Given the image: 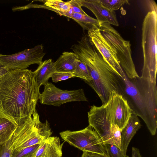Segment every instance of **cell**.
I'll use <instances>...</instances> for the list:
<instances>
[{
	"mask_svg": "<svg viewBox=\"0 0 157 157\" xmlns=\"http://www.w3.org/2000/svg\"><path fill=\"white\" fill-rule=\"evenodd\" d=\"M39 88L31 70H9L0 80V116L22 124L36 110Z\"/></svg>",
	"mask_w": 157,
	"mask_h": 157,
	"instance_id": "obj_1",
	"label": "cell"
},
{
	"mask_svg": "<svg viewBox=\"0 0 157 157\" xmlns=\"http://www.w3.org/2000/svg\"><path fill=\"white\" fill-rule=\"evenodd\" d=\"M71 49L87 67L92 80L86 83L97 94L102 105L113 93L123 96V80L105 60L87 34H83Z\"/></svg>",
	"mask_w": 157,
	"mask_h": 157,
	"instance_id": "obj_2",
	"label": "cell"
},
{
	"mask_svg": "<svg viewBox=\"0 0 157 157\" xmlns=\"http://www.w3.org/2000/svg\"><path fill=\"white\" fill-rule=\"evenodd\" d=\"M142 47L144 62L141 74L156 76L157 61V10L148 12L142 25Z\"/></svg>",
	"mask_w": 157,
	"mask_h": 157,
	"instance_id": "obj_3",
	"label": "cell"
},
{
	"mask_svg": "<svg viewBox=\"0 0 157 157\" xmlns=\"http://www.w3.org/2000/svg\"><path fill=\"white\" fill-rule=\"evenodd\" d=\"M99 29L115 54L127 77L130 79L139 77L132 57L130 41L124 40L108 23H99Z\"/></svg>",
	"mask_w": 157,
	"mask_h": 157,
	"instance_id": "obj_4",
	"label": "cell"
},
{
	"mask_svg": "<svg viewBox=\"0 0 157 157\" xmlns=\"http://www.w3.org/2000/svg\"><path fill=\"white\" fill-rule=\"evenodd\" d=\"M59 134L63 140L80 150L108 156L105 144L90 125L80 130H67L60 132Z\"/></svg>",
	"mask_w": 157,
	"mask_h": 157,
	"instance_id": "obj_5",
	"label": "cell"
},
{
	"mask_svg": "<svg viewBox=\"0 0 157 157\" xmlns=\"http://www.w3.org/2000/svg\"><path fill=\"white\" fill-rule=\"evenodd\" d=\"M45 54L43 45H37L11 55L0 54V64L8 70L25 69L31 65L40 64Z\"/></svg>",
	"mask_w": 157,
	"mask_h": 157,
	"instance_id": "obj_6",
	"label": "cell"
},
{
	"mask_svg": "<svg viewBox=\"0 0 157 157\" xmlns=\"http://www.w3.org/2000/svg\"><path fill=\"white\" fill-rule=\"evenodd\" d=\"M44 86V91L39 97V102L42 104L59 106L70 102L87 101L82 89L63 90L48 82Z\"/></svg>",
	"mask_w": 157,
	"mask_h": 157,
	"instance_id": "obj_7",
	"label": "cell"
},
{
	"mask_svg": "<svg viewBox=\"0 0 157 157\" xmlns=\"http://www.w3.org/2000/svg\"><path fill=\"white\" fill-rule=\"evenodd\" d=\"M89 125L100 136L105 144H113L111 121L105 104L100 106H92L88 112Z\"/></svg>",
	"mask_w": 157,
	"mask_h": 157,
	"instance_id": "obj_8",
	"label": "cell"
},
{
	"mask_svg": "<svg viewBox=\"0 0 157 157\" xmlns=\"http://www.w3.org/2000/svg\"><path fill=\"white\" fill-rule=\"evenodd\" d=\"M105 104L112 122L122 132L132 113L127 101L121 94L114 92Z\"/></svg>",
	"mask_w": 157,
	"mask_h": 157,
	"instance_id": "obj_9",
	"label": "cell"
},
{
	"mask_svg": "<svg viewBox=\"0 0 157 157\" xmlns=\"http://www.w3.org/2000/svg\"><path fill=\"white\" fill-rule=\"evenodd\" d=\"M87 35L105 60L117 75L121 78H124L126 75L115 54L101 33L99 26H95L88 31Z\"/></svg>",
	"mask_w": 157,
	"mask_h": 157,
	"instance_id": "obj_10",
	"label": "cell"
},
{
	"mask_svg": "<svg viewBox=\"0 0 157 157\" xmlns=\"http://www.w3.org/2000/svg\"><path fill=\"white\" fill-rule=\"evenodd\" d=\"M81 6L90 10L95 16L99 23L106 22L118 26L119 24L115 11H111L104 6L98 0H79Z\"/></svg>",
	"mask_w": 157,
	"mask_h": 157,
	"instance_id": "obj_11",
	"label": "cell"
},
{
	"mask_svg": "<svg viewBox=\"0 0 157 157\" xmlns=\"http://www.w3.org/2000/svg\"><path fill=\"white\" fill-rule=\"evenodd\" d=\"M63 146L58 137L50 136L39 144L32 157H62Z\"/></svg>",
	"mask_w": 157,
	"mask_h": 157,
	"instance_id": "obj_12",
	"label": "cell"
},
{
	"mask_svg": "<svg viewBox=\"0 0 157 157\" xmlns=\"http://www.w3.org/2000/svg\"><path fill=\"white\" fill-rule=\"evenodd\" d=\"M141 124L138 117L132 113L126 126L121 132V150L125 154L128 145Z\"/></svg>",
	"mask_w": 157,
	"mask_h": 157,
	"instance_id": "obj_13",
	"label": "cell"
},
{
	"mask_svg": "<svg viewBox=\"0 0 157 157\" xmlns=\"http://www.w3.org/2000/svg\"><path fill=\"white\" fill-rule=\"evenodd\" d=\"M78 59L74 52H63L55 62L56 71L73 73Z\"/></svg>",
	"mask_w": 157,
	"mask_h": 157,
	"instance_id": "obj_14",
	"label": "cell"
},
{
	"mask_svg": "<svg viewBox=\"0 0 157 157\" xmlns=\"http://www.w3.org/2000/svg\"><path fill=\"white\" fill-rule=\"evenodd\" d=\"M55 71V62L51 59L42 61L33 71L35 80L39 87L48 82L52 74Z\"/></svg>",
	"mask_w": 157,
	"mask_h": 157,
	"instance_id": "obj_15",
	"label": "cell"
},
{
	"mask_svg": "<svg viewBox=\"0 0 157 157\" xmlns=\"http://www.w3.org/2000/svg\"><path fill=\"white\" fill-rule=\"evenodd\" d=\"M64 16L71 18L75 21L82 28L83 30L89 31L95 26H99L98 20L87 14H83L79 13L68 12Z\"/></svg>",
	"mask_w": 157,
	"mask_h": 157,
	"instance_id": "obj_16",
	"label": "cell"
},
{
	"mask_svg": "<svg viewBox=\"0 0 157 157\" xmlns=\"http://www.w3.org/2000/svg\"><path fill=\"white\" fill-rule=\"evenodd\" d=\"M17 126L10 120L0 116V144L8 140Z\"/></svg>",
	"mask_w": 157,
	"mask_h": 157,
	"instance_id": "obj_17",
	"label": "cell"
},
{
	"mask_svg": "<svg viewBox=\"0 0 157 157\" xmlns=\"http://www.w3.org/2000/svg\"><path fill=\"white\" fill-rule=\"evenodd\" d=\"M45 8L51 10L60 15L64 16L69 12L71 9L68 1L64 2L61 0H47L42 1Z\"/></svg>",
	"mask_w": 157,
	"mask_h": 157,
	"instance_id": "obj_18",
	"label": "cell"
},
{
	"mask_svg": "<svg viewBox=\"0 0 157 157\" xmlns=\"http://www.w3.org/2000/svg\"><path fill=\"white\" fill-rule=\"evenodd\" d=\"M74 77H77L84 80L86 83L92 80V78L86 65L79 59L77 62L74 72Z\"/></svg>",
	"mask_w": 157,
	"mask_h": 157,
	"instance_id": "obj_19",
	"label": "cell"
},
{
	"mask_svg": "<svg viewBox=\"0 0 157 157\" xmlns=\"http://www.w3.org/2000/svg\"><path fill=\"white\" fill-rule=\"evenodd\" d=\"M13 133L6 141L0 144V157H11L13 150Z\"/></svg>",
	"mask_w": 157,
	"mask_h": 157,
	"instance_id": "obj_20",
	"label": "cell"
},
{
	"mask_svg": "<svg viewBox=\"0 0 157 157\" xmlns=\"http://www.w3.org/2000/svg\"><path fill=\"white\" fill-rule=\"evenodd\" d=\"M102 5L108 10L112 11L118 10L125 4H128L127 0H98Z\"/></svg>",
	"mask_w": 157,
	"mask_h": 157,
	"instance_id": "obj_21",
	"label": "cell"
},
{
	"mask_svg": "<svg viewBox=\"0 0 157 157\" xmlns=\"http://www.w3.org/2000/svg\"><path fill=\"white\" fill-rule=\"evenodd\" d=\"M39 144H36L20 150H13L11 157H32Z\"/></svg>",
	"mask_w": 157,
	"mask_h": 157,
	"instance_id": "obj_22",
	"label": "cell"
},
{
	"mask_svg": "<svg viewBox=\"0 0 157 157\" xmlns=\"http://www.w3.org/2000/svg\"><path fill=\"white\" fill-rule=\"evenodd\" d=\"M105 145L108 157H129L114 145L105 144Z\"/></svg>",
	"mask_w": 157,
	"mask_h": 157,
	"instance_id": "obj_23",
	"label": "cell"
},
{
	"mask_svg": "<svg viewBox=\"0 0 157 157\" xmlns=\"http://www.w3.org/2000/svg\"><path fill=\"white\" fill-rule=\"evenodd\" d=\"M73 77H74L72 73L57 71L53 73L51 77L52 81L54 82L66 80Z\"/></svg>",
	"mask_w": 157,
	"mask_h": 157,
	"instance_id": "obj_24",
	"label": "cell"
},
{
	"mask_svg": "<svg viewBox=\"0 0 157 157\" xmlns=\"http://www.w3.org/2000/svg\"><path fill=\"white\" fill-rule=\"evenodd\" d=\"M112 132L113 144L117 146L121 150V132L117 125H113Z\"/></svg>",
	"mask_w": 157,
	"mask_h": 157,
	"instance_id": "obj_25",
	"label": "cell"
},
{
	"mask_svg": "<svg viewBox=\"0 0 157 157\" xmlns=\"http://www.w3.org/2000/svg\"><path fill=\"white\" fill-rule=\"evenodd\" d=\"M68 2L70 4L71 9L73 13L87 14L82 8L79 0H72Z\"/></svg>",
	"mask_w": 157,
	"mask_h": 157,
	"instance_id": "obj_26",
	"label": "cell"
},
{
	"mask_svg": "<svg viewBox=\"0 0 157 157\" xmlns=\"http://www.w3.org/2000/svg\"><path fill=\"white\" fill-rule=\"evenodd\" d=\"M81 157H108L105 155L90 151H84Z\"/></svg>",
	"mask_w": 157,
	"mask_h": 157,
	"instance_id": "obj_27",
	"label": "cell"
},
{
	"mask_svg": "<svg viewBox=\"0 0 157 157\" xmlns=\"http://www.w3.org/2000/svg\"><path fill=\"white\" fill-rule=\"evenodd\" d=\"M131 157H142L139 150L136 148L132 147Z\"/></svg>",
	"mask_w": 157,
	"mask_h": 157,
	"instance_id": "obj_28",
	"label": "cell"
},
{
	"mask_svg": "<svg viewBox=\"0 0 157 157\" xmlns=\"http://www.w3.org/2000/svg\"><path fill=\"white\" fill-rule=\"evenodd\" d=\"M8 70L0 64V80L1 77L7 72Z\"/></svg>",
	"mask_w": 157,
	"mask_h": 157,
	"instance_id": "obj_29",
	"label": "cell"
}]
</instances>
